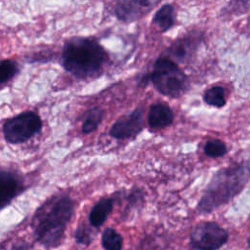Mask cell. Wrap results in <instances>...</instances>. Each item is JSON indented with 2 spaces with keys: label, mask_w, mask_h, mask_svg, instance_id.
<instances>
[{
  "label": "cell",
  "mask_w": 250,
  "mask_h": 250,
  "mask_svg": "<svg viewBox=\"0 0 250 250\" xmlns=\"http://www.w3.org/2000/svg\"><path fill=\"white\" fill-rule=\"evenodd\" d=\"M74 212V202L68 195H54L34 213L31 229L35 240L45 248L59 246Z\"/></svg>",
  "instance_id": "1"
},
{
  "label": "cell",
  "mask_w": 250,
  "mask_h": 250,
  "mask_svg": "<svg viewBox=\"0 0 250 250\" xmlns=\"http://www.w3.org/2000/svg\"><path fill=\"white\" fill-rule=\"evenodd\" d=\"M106 62L107 55L95 38L72 37L63 44L62 65L78 79L98 77Z\"/></svg>",
  "instance_id": "2"
},
{
  "label": "cell",
  "mask_w": 250,
  "mask_h": 250,
  "mask_svg": "<svg viewBox=\"0 0 250 250\" xmlns=\"http://www.w3.org/2000/svg\"><path fill=\"white\" fill-rule=\"evenodd\" d=\"M250 177L248 167L236 165L218 171L197 204L199 213H210L228 203L243 188Z\"/></svg>",
  "instance_id": "3"
},
{
  "label": "cell",
  "mask_w": 250,
  "mask_h": 250,
  "mask_svg": "<svg viewBox=\"0 0 250 250\" xmlns=\"http://www.w3.org/2000/svg\"><path fill=\"white\" fill-rule=\"evenodd\" d=\"M155 89L170 98H180L188 87V79L177 62L168 57L158 58L148 75Z\"/></svg>",
  "instance_id": "4"
},
{
  "label": "cell",
  "mask_w": 250,
  "mask_h": 250,
  "mask_svg": "<svg viewBox=\"0 0 250 250\" xmlns=\"http://www.w3.org/2000/svg\"><path fill=\"white\" fill-rule=\"evenodd\" d=\"M42 130V120L33 111H24L8 118L2 127L4 139L9 144H21Z\"/></svg>",
  "instance_id": "5"
},
{
  "label": "cell",
  "mask_w": 250,
  "mask_h": 250,
  "mask_svg": "<svg viewBox=\"0 0 250 250\" xmlns=\"http://www.w3.org/2000/svg\"><path fill=\"white\" fill-rule=\"evenodd\" d=\"M229 239L226 229L215 222H201L190 233L189 242L195 250H219Z\"/></svg>",
  "instance_id": "6"
},
{
  "label": "cell",
  "mask_w": 250,
  "mask_h": 250,
  "mask_svg": "<svg viewBox=\"0 0 250 250\" xmlns=\"http://www.w3.org/2000/svg\"><path fill=\"white\" fill-rule=\"evenodd\" d=\"M144 128V109L136 108L129 114L119 117L109 129V135L117 140L137 136Z\"/></svg>",
  "instance_id": "7"
},
{
  "label": "cell",
  "mask_w": 250,
  "mask_h": 250,
  "mask_svg": "<svg viewBox=\"0 0 250 250\" xmlns=\"http://www.w3.org/2000/svg\"><path fill=\"white\" fill-rule=\"evenodd\" d=\"M158 3L150 0H121L115 4L114 15L121 21L131 22L145 17Z\"/></svg>",
  "instance_id": "8"
},
{
  "label": "cell",
  "mask_w": 250,
  "mask_h": 250,
  "mask_svg": "<svg viewBox=\"0 0 250 250\" xmlns=\"http://www.w3.org/2000/svg\"><path fill=\"white\" fill-rule=\"evenodd\" d=\"M23 190L22 181L14 172L2 170L0 173V206L7 207Z\"/></svg>",
  "instance_id": "9"
},
{
  "label": "cell",
  "mask_w": 250,
  "mask_h": 250,
  "mask_svg": "<svg viewBox=\"0 0 250 250\" xmlns=\"http://www.w3.org/2000/svg\"><path fill=\"white\" fill-rule=\"evenodd\" d=\"M174 112L172 108L163 103H157L149 107L147 122L151 129H162L173 123Z\"/></svg>",
  "instance_id": "10"
},
{
  "label": "cell",
  "mask_w": 250,
  "mask_h": 250,
  "mask_svg": "<svg viewBox=\"0 0 250 250\" xmlns=\"http://www.w3.org/2000/svg\"><path fill=\"white\" fill-rule=\"evenodd\" d=\"M114 200L111 197H104L99 200L91 209L89 223L94 228H100L107 219L113 209Z\"/></svg>",
  "instance_id": "11"
},
{
  "label": "cell",
  "mask_w": 250,
  "mask_h": 250,
  "mask_svg": "<svg viewBox=\"0 0 250 250\" xmlns=\"http://www.w3.org/2000/svg\"><path fill=\"white\" fill-rule=\"evenodd\" d=\"M175 19V7L172 4L167 3L158 8L152 18V22L157 25L162 32H166L174 25Z\"/></svg>",
  "instance_id": "12"
},
{
  "label": "cell",
  "mask_w": 250,
  "mask_h": 250,
  "mask_svg": "<svg viewBox=\"0 0 250 250\" xmlns=\"http://www.w3.org/2000/svg\"><path fill=\"white\" fill-rule=\"evenodd\" d=\"M102 246L104 250H122L123 238L112 228H106L102 234Z\"/></svg>",
  "instance_id": "13"
},
{
  "label": "cell",
  "mask_w": 250,
  "mask_h": 250,
  "mask_svg": "<svg viewBox=\"0 0 250 250\" xmlns=\"http://www.w3.org/2000/svg\"><path fill=\"white\" fill-rule=\"evenodd\" d=\"M104 110L101 107H93L86 112L83 124H82V132L84 134H90L93 131L97 130L99 125L103 120Z\"/></svg>",
  "instance_id": "14"
},
{
  "label": "cell",
  "mask_w": 250,
  "mask_h": 250,
  "mask_svg": "<svg viewBox=\"0 0 250 250\" xmlns=\"http://www.w3.org/2000/svg\"><path fill=\"white\" fill-rule=\"evenodd\" d=\"M204 102L215 107H223L226 104V92L221 86H214L208 89L203 95Z\"/></svg>",
  "instance_id": "15"
},
{
  "label": "cell",
  "mask_w": 250,
  "mask_h": 250,
  "mask_svg": "<svg viewBox=\"0 0 250 250\" xmlns=\"http://www.w3.org/2000/svg\"><path fill=\"white\" fill-rule=\"evenodd\" d=\"M19 71L16 62L12 60H3L0 63V84L3 86L10 81Z\"/></svg>",
  "instance_id": "16"
},
{
  "label": "cell",
  "mask_w": 250,
  "mask_h": 250,
  "mask_svg": "<svg viewBox=\"0 0 250 250\" xmlns=\"http://www.w3.org/2000/svg\"><path fill=\"white\" fill-rule=\"evenodd\" d=\"M204 152L209 157H221L227 153V146L221 140H209L204 146Z\"/></svg>",
  "instance_id": "17"
},
{
  "label": "cell",
  "mask_w": 250,
  "mask_h": 250,
  "mask_svg": "<svg viewBox=\"0 0 250 250\" xmlns=\"http://www.w3.org/2000/svg\"><path fill=\"white\" fill-rule=\"evenodd\" d=\"M94 235L90 228H88L85 224H80L77 226L75 230V240L79 244L89 245L93 241Z\"/></svg>",
  "instance_id": "18"
},
{
  "label": "cell",
  "mask_w": 250,
  "mask_h": 250,
  "mask_svg": "<svg viewBox=\"0 0 250 250\" xmlns=\"http://www.w3.org/2000/svg\"><path fill=\"white\" fill-rule=\"evenodd\" d=\"M9 250H33L32 246L27 242H19L12 245Z\"/></svg>",
  "instance_id": "19"
},
{
  "label": "cell",
  "mask_w": 250,
  "mask_h": 250,
  "mask_svg": "<svg viewBox=\"0 0 250 250\" xmlns=\"http://www.w3.org/2000/svg\"><path fill=\"white\" fill-rule=\"evenodd\" d=\"M247 245H248V247L250 248V237H249L248 240H247Z\"/></svg>",
  "instance_id": "20"
}]
</instances>
